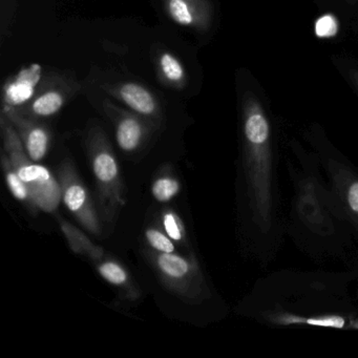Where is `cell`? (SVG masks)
Listing matches in <instances>:
<instances>
[{"label":"cell","instance_id":"obj_1","mask_svg":"<svg viewBox=\"0 0 358 358\" xmlns=\"http://www.w3.org/2000/svg\"><path fill=\"white\" fill-rule=\"evenodd\" d=\"M1 122L6 148L11 157L14 169L28 187L31 201L43 211L52 213L57 208L62 198V188L45 167L34 164L31 159L24 156L22 142L13 127L6 121L5 116Z\"/></svg>","mask_w":358,"mask_h":358},{"label":"cell","instance_id":"obj_2","mask_svg":"<svg viewBox=\"0 0 358 358\" xmlns=\"http://www.w3.org/2000/svg\"><path fill=\"white\" fill-rule=\"evenodd\" d=\"M62 200L66 208L78 217L79 221L92 234H99V224L91 205L87 189L77 180H66L62 186Z\"/></svg>","mask_w":358,"mask_h":358},{"label":"cell","instance_id":"obj_3","mask_svg":"<svg viewBox=\"0 0 358 358\" xmlns=\"http://www.w3.org/2000/svg\"><path fill=\"white\" fill-rule=\"evenodd\" d=\"M41 78V66L38 64L20 71L12 80L8 81L3 89L5 106L15 108L32 99Z\"/></svg>","mask_w":358,"mask_h":358},{"label":"cell","instance_id":"obj_4","mask_svg":"<svg viewBox=\"0 0 358 358\" xmlns=\"http://www.w3.org/2000/svg\"><path fill=\"white\" fill-rule=\"evenodd\" d=\"M3 113L7 115L8 118L12 122L20 127L29 158L32 161L43 160L49 150V133L43 127L27 122L22 116L15 112L14 108L5 106Z\"/></svg>","mask_w":358,"mask_h":358},{"label":"cell","instance_id":"obj_5","mask_svg":"<svg viewBox=\"0 0 358 358\" xmlns=\"http://www.w3.org/2000/svg\"><path fill=\"white\" fill-rule=\"evenodd\" d=\"M119 98L131 110L145 116L154 115L157 110L156 100L145 87L137 83H125L117 91Z\"/></svg>","mask_w":358,"mask_h":358},{"label":"cell","instance_id":"obj_6","mask_svg":"<svg viewBox=\"0 0 358 358\" xmlns=\"http://www.w3.org/2000/svg\"><path fill=\"white\" fill-rule=\"evenodd\" d=\"M143 137V127L137 119L125 116L119 121L116 129L117 142L124 152L135 150Z\"/></svg>","mask_w":358,"mask_h":358},{"label":"cell","instance_id":"obj_7","mask_svg":"<svg viewBox=\"0 0 358 358\" xmlns=\"http://www.w3.org/2000/svg\"><path fill=\"white\" fill-rule=\"evenodd\" d=\"M93 169L98 181L103 185H110L118 179V163L108 150H102L96 155Z\"/></svg>","mask_w":358,"mask_h":358},{"label":"cell","instance_id":"obj_8","mask_svg":"<svg viewBox=\"0 0 358 358\" xmlns=\"http://www.w3.org/2000/svg\"><path fill=\"white\" fill-rule=\"evenodd\" d=\"M157 265L161 272L171 280H180L189 273L190 266L187 261L173 253H160L157 257Z\"/></svg>","mask_w":358,"mask_h":358},{"label":"cell","instance_id":"obj_9","mask_svg":"<svg viewBox=\"0 0 358 358\" xmlns=\"http://www.w3.org/2000/svg\"><path fill=\"white\" fill-rule=\"evenodd\" d=\"M64 103L62 94L58 91H49L41 94V96L33 100L31 104V110L33 114L38 117L53 116L59 112Z\"/></svg>","mask_w":358,"mask_h":358},{"label":"cell","instance_id":"obj_10","mask_svg":"<svg viewBox=\"0 0 358 358\" xmlns=\"http://www.w3.org/2000/svg\"><path fill=\"white\" fill-rule=\"evenodd\" d=\"M167 12L171 20L180 26H192L196 20L188 0H167Z\"/></svg>","mask_w":358,"mask_h":358},{"label":"cell","instance_id":"obj_11","mask_svg":"<svg viewBox=\"0 0 358 358\" xmlns=\"http://www.w3.org/2000/svg\"><path fill=\"white\" fill-rule=\"evenodd\" d=\"M3 164H5V175L6 180H7L8 187L11 190L12 194H13L17 200L22 201V202L31 201L30 192H29L28 187H27L26 184L22 181V178L16 173L13 165H10V163H8L6 160H3ZM31 202H32V201H31Z\"/></svg>","mask_w":358,"mask_h":358},{"label":"cell","instance_id":"obj_12","mask_svg":"<svg viewBox=\"0 0 358 358\" xmlns=\"http://www.w3.org/2000/svg\"><path fill=\"white\" fill-rule=\"evenodd\" d=\"M179 190V182L169 177L157 180L152 188V196L159 202H169L173 196H177Z\"/></svg>","mask_w":358,"mask_h":358},{"label":"cell","instance_id":"obj_13","mask_svg":"<svg viewBox=\"0 0 358 358\" xmlns=\"http://www.w3.org/2000/svg\"><path fill=\"white\" fill-rule=\"evenodd\" d=\"M160 66L165 78L171 83H181L185 76L181 62L171 54L164 53L161 55Z\"/></svg>","mask_w":358,"mask_h":358},{"label":"cell","instance_id":"obj_14","mask_svg":"<svg viewBox=\"0 0 358 358\" xmlns=\"http://www.w3.org/2000/svg\"><path fill=\"white\" fill-rule=\"evenodd\" d=\"M99 273L104 280L113 285H123L127 280V273L119 264L114 262H103L98 266Z\"/></svg>","mask_w":358,"mask_h":358},{"label":"cell","instance_id":"obj_15","mask_svg":"<svg viewBox=\"0 0 358 358\" xmlns=\"http://www.w3.org/2000/svg\"><path fill=\"white\" fill-rule=\"evenodd\" d=\"M146 240L148 244L161 253H173L175 251V245L171 241V238H167L162 232L157 229H148L146 231Z\"/></svg>","mask_w":358,"mask_h":358},{"label":"cell","instance_id":"obj_16","mask_svg":"<svg viewBox=\"0 0 358 358\" xmlns=\"http://www.w3.org/2000/svg\"><path fill=\"white\" fill-rule=\"evenodd\" d=\"M338 32V24L335 17L324 15L320 17L315 24V33L318 37L329 38L335 36Z\"/></svg>","mask_w":358,"mask_h":358},{"label":"cell","instance_id":"obj_17","mask_svg":"<svg viewBox=\"0 0 358 358\" xmlns=\"http://www.w3.org/2000/svg\"><path fill=\"white\" fill-rule=\"evenodd\" d=\"M163 226H164L165 232L171 240L177 242H181L183 240V228L175 213H165L163 217Z\"/></svg>","mask_w":358,"mask_h":358},{"label":"cell","instance_id":"obj_18","mask_svg":"<svg viewBox=\"0 0 358 358\" xmlns=\"http://www.w3.org/2000/svg\"><path fill=\"white\" fill-rule=\"evenodd\" d=\"M309 324H317V326H329V327H337V328H341L345 324V322L341 318L336 317H329L324 318V320H310Z\"/></svg>","mask_w":358,"mask_h":358},{"label":"cell","instance_id":"obj_19","mask_svg":"<svg viewBox=\"0 0 358 358\" xmlns=\"http://www.w3.org/2000/svg\"><path fill=\"white\" fill-rule=\"evenodd\" d=\"M348 200H349L351 208L356 211V213H358V182H356L350 187Z\"/></svg>","mask_w":358,"mask_h":358}]
</instances>
